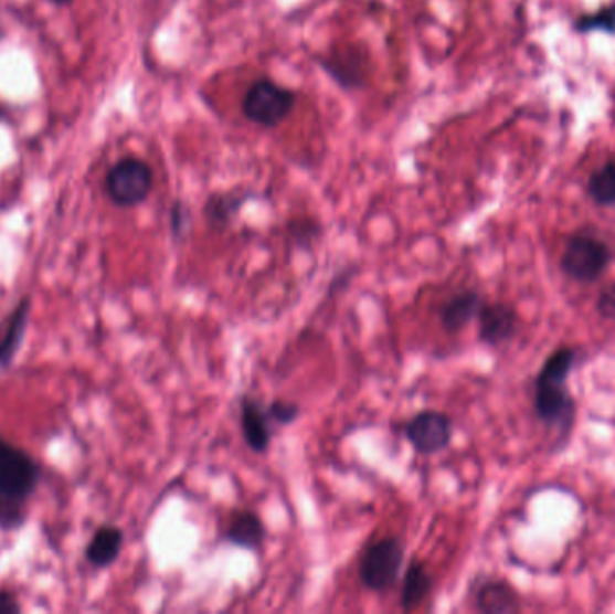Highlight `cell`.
<instances>
[{"instance_id": "6da1fadb", "label": "cell", "mask_w": 615, "mask_h": 614, "mask_svg": "<svg viewBox=\"0 0 615 614\" xmlns=\"http://www.w3.org/2000/svg\"><path fill=\"white\" fill-rule=\"evenodd\" d=\"M577 353L572 347H560L545 359L534 379V415L548 431L556 433L558 447L568 444L576 422V400L569 390Z\"/></svg>"}, {"instance_id": "7a4b0ae2", "label": "cell", "mask_w": 615, "mask_h": 614, "mask_svg": "<svg viewBox=\"0 0 615 614\" xmlns=\"http://www.w3.org/2000/svg\"><path fill=\"white\" fill-rule=\"evenodd\" d=\"M612 260L614 253L605 240L589 231H580L568 240L560 258V268L572 282L589 285L605 276Z\"/></svg>"}, {"instance_id": "3957f363", "label": "cell", "mask_w": 615, "mask_h": 614, "mask_svg": "<svg viewBox=\"0 0 615 614\" xmlns=\"http://www.w3.org/2000/svg\"><path fill=\"white\" fill-rule=\"evenodd\" d=\"M405 550L396 537H382L363 550L359 576L363 587L373 593H385L397 582Z\"/></svg>"}, {"instance_id": "277c9868", "label": "cell", "mask_w": 615, "mask_h": 614, "mask_svg": "<svg viewBox=\"0 0 615 614\" xmlns=\"http://www.w3.org/2000/svg\"><path fill=\"white\" fill-rule=\"evenodd\" d=\"M105 188L117 208H136L153 190V171L141 159L125 157L108 170Z\"/></svg>"}, {"instance_id": "5b68a950", "label": "cell", "mask_w": 615, "mask_h": 614, "mask_svg": "<svg viewBox=\"0 0 615 614\" xmlns=\"http://www.w3.org/2000/svg\"><path fill=\"white\" fill-rule=\"evenodd\" d=\"M296 107V94L271 80H259L243 98V114L262 127H277Z\"/></svg>"}, {"instance_id": "8992f818", "label": "cell", "mask_w": 615, "mask_h": 614, "mask_svg": "<svg viewBox=\"0 0 615 614\" xmlns=\"http://www.w3.org/2000/svg\"><path fill=\"white\" fill-rule=\"evenodd\" d=\"M40 481V467L30 454L0 440V499L25 501Z\"/></svg>"}, {"instance_id": "52a82bcc", "label": "cell", "mask_w": 615, "mask_h": 614, "mask_svg": "<svg viewBox=\"0 0 615 614\" xmlns=\"http://www.w3.org/2000/svg\"><path fill=\"white\" fill-rule=\"evenodd\" d=\"M405 436L417 454H439L450 447L454 422L443 411L423 410L405 424Z\"/></svg>"}, {"instance_id": "ba28073f", "label": "cell", "mask_w": 615, "mask_h": 614, "mask_svg": "<svg viewBox=\"0 0 615 614\" xmlns=\"http://www.w3.org/2000/svg\"><path fill=\"white\" fill-rule=\"evenodd\" d=\"M320 67L344 88H362L369 74L368 54L359 45L335 47L319 60Z\"/></svg>"}, {"instance_id": "9c48e42d", "label": "cell", "mask_w": 615, "mask_h": 614, "mask_svg": "<svg viewBox=\"0 0 615 614\" xmlns=\"http://www.w3.org/2000/svg\"><path fill=\"white\" fill-rule=\"evenodd\" d=\"M477 321H479V341L488 347L508 345L519 332V314L508 303H483L477 314Z\"/></svg>"}, {"instance_id": "30bf717a", "label": "cell", "mask_w": 615, "mask_h": 614, "mask_svg": "<svg viewBox=\"0 0 615 614\" xmlns=\"http://www.w3.org/2000/svg\"><path fill=\"white\" fill-rule=\"evenodd\" d=\"M242 433L245 444L256 454H267L272 444L271 416L253 396H243L240 402Z\"/></svg>"}, {"instance_id": "8fae6325", "label": "cell", "mask_w": 615, "mask_h": 614, "mask_svg": "<svg viewBox=\"0 0 615 614\" xmlns=\"http://www.w3.org/2000/svg\"><path fill=\"white\" fill-rule=\"evenodd\" d=\"M475 610L483 614L520 613L522 600L508 581L489 579L475 591Z\"/></svg>"}, {"instance_id": "7c38bea8", "label": "cell", "mask_w": 615, "mask_h": 614, "mask_svg": "<svg viewBox=\"0 0 615 614\" xmlns=\"http://www.w3.org/2000/svg\"><path fill=\"white\" fill-rule=\"evenodd\" d=\"M483 307V298L477 290H460L443 303L439 308V321L448 334L465 330Z\"/></svg>"}, {"instance_id": "4fadbf2b", "label": "cell", "mask_w": 615, "mask_h": 614, "mask_svg": "<svg viewBox=\"0 0 615 614\" xmlns=\"http://www.w3.org/2000/svg\"><path fill=\"white\" fill-rule=\"evenodd\" d=\"M223 539L243 550H257L267 539L262 517L251 510H236L229 519Z\"/></svg>"}, {"instance_id": "5bb4252c", "label": "cell", "mask_w": 615, "mask_h": 614, "mask_svg": "<svg viewBox=\"0 0 615 614\" xmlns=\"http://www.w3.org/2000/svg\"><path fill=\"white\" fill-rule=\"evenodd\" d=\"M123 542H125V533L121 528L112 527V525L97 528L85 550L88 564L99 568V570L114 564L121 553Z\"/></svg>"}, {"instance_id": "9a60e30c", "label": "cell", "mask_w": 615, "mask_h": 614, "mask_svg": "<svg viewBox=\"0 0 615 614\" xmlns=\"http://www.w3.org/2000/svg\"><path fill=\"white\" fill-rule=\"evenodd\" d=\"M432 587H434V579L426 570V565L420 561H412L403 576L402 593H400L402 610H417L431 595Z\"/></svg>"}, {"instance_id": "2e32d148", "label": "cell", "mask_w": 615, "mask_h": 614, "mask_svg": "<svg viewBox=\"0 0 615 614\" xmlns=\"http://www.w3.org/2000/svg\"><path fill=\"white\" fill-rule=\"evenodd\" d=\"M30 308L31 299H22L19 307L13 310L10 319H8L4 334L0 337V368L10 364L11 359L15 357L25 334V322L30 317Z\"/></svg>"}, {"instance_id": "e0dca14e", "label": "cell", "mask_w": 615, "mask_h": 614, "mask_svg": "<svg viewBox=\"0 0 615 614\" xmlns=\"http://www.w3.org/2000/svg\"><path fill=\"white\" fill-rule=\"evenodd\" d=\"M248 195H242L237 191L231 193H214L209 197L204 205V216L211 227H227L233 222L237 211L242 210L243 204L247 202Z\"/></svg>"}, {"instance_id": "ac0fdd59", "label": "cell", "mask_w": 615, "mask_h": 614, "mask_svg": "<svg viewBox=\"0 0 615 614\" xmlns=\"http://www.w3.org/2000/svg\"><path fill=\"white\" fill-rule=\"evenodd\" d=\"M586 193L601 208H615V161L605 162L589 179Z\"/></svg>"}, {"instance_id": "d6986e66", "label": "cell", "mask_w": 615, "mask_h": 614, "mask_svg": "<svg viewBox=\"0 0 615 614\" xmlns=\"http://www.w3.org/2000/svg\"><path fill=\"white\" fill-rule=\"evenodd\" d=\"M574 30L577 33L603 31V33L615 34V4H608L594 13L577 17L574 20Z\"/></svg>"}, {"instance_id": "ffe728a7", "label": "cell", "mask_w": 615, "mask_h": 614, "mask_svg": "<svg viewBox=\"0 0 615 614\" xmlns=\"http://www.w3.org/2000/svg\"><path fill=\"white\" fill-rule=\"evenodd\" d=\"M25 501L17 499H0V527L4 530H15L25 521Z\"/></svg>"}, {"instance_id": "44dd1931", "label": "cell", "mask_w": 615, "mask_h": 614, "mask_svg": "<svg viewBox=\"0 0 615 614\" xmlns=\"http://www.w3.org/2000/svg\"><path fill=\"white\" fill-rule=\"evenodd\" d=\"M268 416L279 425H290L299 419V405L288 400L277 399L267 407Z\"/></svg>"}, {"instance_id": "7402d4cb", "label": "cell", "mask_w": 615, "mask_h": 614, "mask_svg": "<svg viewBox=\"0 0 615 614\" xmlns=\"http://www.w3.org/2000/svg\"><path fill=\"white\" fill-rule=\"evenodd\" d=\"M288 231H290L291 239L299 245H308L314 242V240L319 239L320 227L317 222L310 219L294 220L290 225H288Z\"/></svg>"}, {"instance_id": "603a6c76", "label": "cell", "mask_w": 615, "mask_h": 614, "mask_svg": "<svg viewBox=\"0 0 615 614\" xmlns=\"http://www.w3.org/2000/svg\"><path fill=\"white\" fill-rule=\"evenodd\" d=\"M171 233L174 239H184V234L190 230V211L182 202H174L170 213Z\"/></svg>"}, {"instance_id": "cb8c5ba5", "label": "cell", "mask_w": 615, "mask_h": 614, "mask_svg": "<svg viewBox=\"0 0 615 614\" xmlns=\"http://www.w3.org/2000/svg\"><path fill=\"white\" fill-rule=\"evenodd\" d=\"M596 310L606 321H615V282L601 290L597 296Z\"/></svg>"}, {"instance_id": "d4e9b609", "label": "cell", "mask_w": 615, "mask_h": 614, "mask_svg": "<svg viewBox=\"0 0 615 614\" xmlns=\"http://www.w3.org/2000/svg\"><path fill=\"white\" fill-rule=\"evenodd\" d=\"M13 613H20L19 600L10 591L0 590V614Z\"/></svg>"}, {"instance_id": "484cf974", "label": "cell", "mask_w": 615, "mask_h": 614, "mask_svg": "<svg viewBox=\"0 0 615 614\" xmlns=\"http://www.w3.org/2000/svg\"><path fill=\"white\" fill-rule=\"evenodd\" d=\"M49 2L54 6H71L74 0H49Z\"/></svg>"}, {"instance_id": "4316f807", "label": "cell", "mask_w": 615, "mask_h": 614, "mask_svg": "<svg viewBox=\"0 0 615 614\" xmlns=\"http://www.w3.org/2000/svg\"><path fill=\"white\" fill-rule=\"evenodd\" d=\"M6 119V110L4 108H2V105H0V123L4 121Z\"/></svg>"}, {"instance_id": "83f0119b", "label": "cell", "mask_w": 615, "mask_h": 614, "mask_svg": "<svg viewBox=\"0 0 615 614\" xmlns=\"http://www.w3.org/2000/svg\"><path fill=\"white\" fill-rule=\"evenodd\" d=\"M0 34H2V33H0Z\"/></svg>"}]
</instances>
